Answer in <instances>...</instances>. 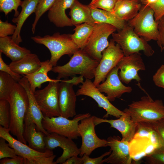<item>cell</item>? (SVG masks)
<instances>
[{
	"instance_id": "cell-18",
	"label": "cell",
	"mask_w": 164,
	"mask_h": 164,
	"mask_svg": "<svg viewBox=\"0 0 164 164\" xmlns=\"http://www.w3.org/2000/svg\"><path fill=\"white\" fill-rule=\"evenodd\" d=\"M9 128L0 126V137L4 138L10 146L15 151L17 155L28 160H34L53 155L52 150L47 149L45 152L35 150L13 138L10 134Z\"/></svg>"
},
{
	"instance_id": "cell-36",
	"label": "cell",
	"mask_w": 164,
	"mask_h": 164,
	"mask_svg": "<svg viewBox=\"0 0 164 164\" xmlns=\"http://www.w3.org/2000/svg\"><path fill=\"white\" fill-rule=\"evenodd\" d=\"M148 123L155 135L159 146H164V118Z\"/></svg>"
},
{
	"instance_id": "cell-11",
	"label": "cell",
	"mask_w": 164,
	"mask_h": 164,
	"mask_svg": "<svg viewBox=\"0 0 164 164\" xmlns=\"http://www.w3.org/2000/svg\"><path fill=\"white\" fill-rule=\"evenodd\" d=\"M94 116L85 118L79 123L78 132L82 139V144L80 149V155L84 154L90 155L95 149L99 147L108 146L107 141L98 137L95 130Z\"/></svg>"
},
{
	"instance_id": "cell-39",
	"label": "cell",
	"mask_w": 164,
	"mask_h": 164,
	"mask_svg": "<svg viewBox=\"0 0 164 164\" xmlns=\"http://www.w3.org/2000/svg\"><path fill=\"white\" fill-rule=\"evenodd\" d=\"M16 26L13 25L8 22L0 20V37H3L13 35L15 32Z\"/></svg>"
},
{
	"instance_id": "cell-26",
	"label": "cell",
	"mask_w": 164,
	"mask_h": 164,
	"mask_svg": "<svg viewBox=\"0 0 164 164\" xmlns=\"http://www.w3.org/2000/svg\"><path fill=\"white\" fill-rule=\"evenodd\" d=\"M0 52L9 58L12 61L19 60L31 53L29 50L19 46L10 36L0 37Z\"/></svg>"
},
{
	"instance_id": "cell-20",
	"label": "cell",
	"mask_w": 164,
	"mask_h": 164,
	"mask_svg": "<svg viewBox=\"0 0 164 164\" xmlns=\"http://www.w3.org/2000/svg\"><path fill=\"white\" fill-rule=\"evenodd\" d=\"M94 121L96 126L102 123L109 124L111 128H114L120 132L121 140L129 142L135 136L138 124L134 121L129 115L125 112L117 119L108 120L94 116Z\"/></svg>"
},
{
	"instance_id": "cell-16",
	"label": "cell",
	"mask_w": 164,
	"mask_h": 164,
	"mask_svg": "<svg viewBox=\"0 0 164 164\" xmlns=\"http://www.w3.org/2000/svg\"><path fill=\"white\" fill-rule=\"evenodd\" d=\"M119 69L116 66L109 72L105 80L97 87L101 93L107 95L110 102L113 101L116 98H119L125 93H131L132 88L124 85L118 76Z\"/></svg>"
},
{
	"instance_id": "cell-31",
	"label": "cell",
	"mask_w": 164,
	"mask_h": 164,
	"mask_svg": "<svg viewBox=\"0 0 164 164\" xmlns=\"http://www.w3.org/2000/svg\"><path fill=\"white\" fill-rule=\"evenodd\" d=\"M16 82L9 74L0 71V100H8Z\"/></svg>"
},
{
	"instance_id": "cell-1",
	"label": "cell",
	"mask_w": 164,
	"mask_h": 164,
	"mask_svg": "<svg viewBox=\"0 0 164 164\" xmlns=\"http://www.w3.org/2000/svg\"><path fill=\"white\" fill-rule=\"evenodd\" d=\"M7 101L11 112L10 132L16 136L18 140L26 144L23 133L25 118L29 107V99L26 91L18 82L15 83Z\"/></svg>"
},
{
	"instance_id": "cell-35",
	"label": "cell",
	"mask_w": 164,
	"mask_h": 164,
	"mask_svg": "<svg viewBox=\"0 0 164 164\" xmlns=\"http://www.w3.org/2000/svg\"><path fill=\"white\" fill-rule=\"evenodd\" d=\"M22 2V0H0V11L7 15L14 10V16L16 17L19 14L18 9L21 6Z\"/></svg>"
},
{
	"instance_id": "cell-41",
	"label": "cell",
	"mask_w": 164,
	"mask_h": 164,
	"mask_svg": "<svg viewBox=\"0 0 164 164\" xmlns=\"http://www.w3.org/2000/svg\"><path fill=\"white\" fill-rule=\"evenodd\" d=\"M2 53L0 52V71L9 74L18 82L22 78V76L14 72L9 65L5 63L2 59Z\"/></svg>"
},
{
	"instance_id": "cell-29",
	"label": "cell",
	"mask_w": 164,
	"mask_h": 164,
	"mask_svg": "<svg viewBox=\"0 0 164 164\" xmlns=\"http://www.w3.org/2000/svg\"><path fill=\"white\" fill-rule=\"evenodd\" d=\"M90 8L95 23L108 24L114 26L119 30L122 29L127 22L112 12L99 9Z\"/></svg>"
},
{
	"instance_id": "cell-33",
	"label": "cell",
	"mask_w": 164,
	"mask_h": 164,
	"mask_svg": "<svg viewBox=\"0 0 164 164\" xmlns=\"http://www.w3.org/2000/svg\"><path fill=\"white\" fill-rule=\"evenodd\" d=\"M145 163L149 164H164V146L155 147L144 158Z\"/></svg>"
},
{
	"instance_id": "cell-22",
	"label": "cell",
	"mask_w": 164,
	"mask_h": 164,
	"mask_svg": "<svg viewBox=\"0 0 164 164\" xmlns=\"http://www.w3.org/2000/svg\"><path fill=\"white\" fill-rule=\"evenodd\" d=\"M40 0H24L21 6L22 10L18 16L14 17L12 21L16 24V28L14 34L11 36L12 40L19 45L22 41L20 32L24 23L33 13H35Z\"/></svg>"
},
{
	"instance_id": "cell-13",
	"label": "cell",
	"mask_w": 164,
	"mask_h": 164,
	"mask_svg": "<svg viewBox=\"0 0 164 164\" xmlns=\"http://www.w3.org/2000/svg\"><path fill=\"white\" fill-rule=\"evenodd\" d=\"M82 84L76 93L77 96L85 95L93 99L99 107L103 108L106 111V114L103 118L111 115L118 118L124 113L123 111L117 108L110 102L107 97L98 90L91 80L86 79Z\"/></svg>"
},
{
	"instance_id": "cell-4",
	"label": "cell",
	"mask_w": 164,
	"mask_h": 164,
	"mask_svg": "<svg viewBox=\"0 0 164 164\" xmlns=\"http://www.w3.org/2000/svg\"><path fill=\"white\" fill-rule=\"evenodd\" d=\"M31 39L36 43L43 45L49 49L51 55L50 63L53 67L56 66L62 56L67 55L70 56L80 49L72 40L70 34H61L57 32L51 36H37L31 37Z\"/></svg>"
},
{
	"instance_id": "cell-17",
	"label": "cell",
	"mask_w": 164,
	"mask_h": 164,
	"mask_svg": "<svg viewBox=\"0 0 164 164\" xmlns=\"http://www.w3.org/2000/svg\"><path fill=\"white\" fill-rule=\"evenodd\" d=\"M108 146L111 151L103 163L111 164H131L132 158L130 152L129 142L121 140L119 136H110L107 139Z\"/></svg>"
},
{
	"instance_id": "cell-30",
	"label": "cell",
	"mask_w": 164,
	"mask_h": 164,
	"mask_svg": "<svg viewBox=\"0 0 164 164\" xmlns=\"http://www.w3.org/2000/svg\"><path fill=\"white\" fill-rule=\"evenodd\" d=\"M75 26L74 33L71 34L72 39L79 49H83L92 33L94 25L85 23Z\"/></svg>"
},
{
	"instance_id": "cell-6",
	"label": "cell",
	"mask_w": 164,
	"mask_h": 164,
	"mask_svg": "<svg viewBox=\"0 0 164 164\" xmlns=\"http://www.w3.org/2000/svg\"><path fill=\"white\" fill-rule=\"evenodd\" d=\"M127 22L139 36L147 41L157 40L158 22L155 19L154 11L148 5L142 4L137 15Z\"/></svg>"
},
{
	"instance_id": "cell-38",
	"label": "cell",
	"mask_w": 164,
	"mask_h": 164,
	"mask_svg": "<svg viewBox=\"0 0 164 164\" xmlns=\"http://www.w3.org/2000/svg\"><path fill=\"white\" fill-rule=\"evenodd\" d=\"M6 140L2 137L0 138V159L7 158H15L17 155L15 150L11 147Z\"/></svg>"
},
{
	"instance_id": "cell-48",
	"label": "cell",
	"mask_w": 164,
	"mask_h": 164,
	"mask_svg": "<svg viewBox=\"0 0 164 164\" xmlns=\"http://www.w3.org/2000/svg\"><path fill=\"white\" fill-rule=\"evenodd\" d=\"M159 0H141V3L142 4L149 5L157 2Z\"/></svg>"
},
{
	"instance_id": "cell-5",
	"label": "cell",
	"mask_w": 164,
	"mask_h": 164,
	"mask_svg": "<svg viewBox=\"0 0 164 164\" xmlns=\"http://www.w3.org/2000/svg\"><path fill=\"white\" fill-rule=\"evenodd\" d=\"M112 39L120 46L125 56L142 51L145 56L149 57L155 53L148 41L139 36L128 22L122 29L112 33Z\"/></svg>"
},
{
	"instance_id": "cell-40",
	"label": "cell",
	"mask_w": 164,
	"mask_h": 164,
	"mask_svg": "<svg viewBox=\"0 0 164 164\" xmlns=\"http://www.w3.org/2000/svg\"><path fill=\"white\" fill-rule=\"evenodd\" d=\"M148 5L154 11L155 21H158L164 15V0H159L156 3Z\"/></svg>"
},
{
	"instance_id": "cell-34",
	"label": "cell",
	"mask_w": 164,
	"mask_h": 164,
	"mask_svg": "<svg viewBox=\"0 0 164 164\" xmlns=\"http://www.w3.org/2000/svg\"><path fill=\"white\" fill-rule=\"evenodd\" d=\"M11 121V112L9 103L6 100H0V125L9 128Z\"/></svg>"
},
{
	"instance_id": "cell-10",
	"label": "cell",
	"mask_w": 164,
	"mask_h": 164,
	"mask_svg": "<svg viewBox=\"0 0 164 164\" xmlns=\"http://www.w3.org/2000/svg\"><path fill=\"white\" fill-rule=\"evenodd\" d=\"M102 57L95 70L93 82L96 87L104 82L109 72L124 56L120 46L112 39L108 46L102 53Z\"/></svg>"
},
{
	"instance_id": "cell-44",
	"label": "cell",
	"mask_w": 164,
	"mask_h": 164,
	"mask_svg": "<svg viewBox=\"0 0 164 164\" xmlns=\"http://www.w3.org/2000/svg\"><path fill=\"white\" fill-rule=\"evenodd\" d=\"M153 80L156 86L164 89V65H162L153 76Z\"/></svg>"
},
{
	"instance_id": "cell-2",
	"label": "cell",
	"mask_w": 164,
	"mask_h": 164,
	"mask_svg": "<svg viewBox=\"0 0 164 164\" xmlns=\"http://www.w3.org/2000/svg\"><path fill=\"white\" fill-rule=\"evenodd\" d=\"M99 63L84 50L79 49L73 54L66 64L53 67L51 71L58 73L56 79L59 80L77 74L82 76L85 79L91 80L94 78Z\"/></svg>"
},
{
	"instance_id": "cell-12",
	"label": "cell",
	"mask_w": 164,
	"mask_h": 164,
	"mask_svg": "<svg viewBox=\"0 0 164 164\" xmlns=\"http://www.w3.org/2000/svg\"><path fill=\"white\" fill-rule=\"evenodd\" d=\"M59 82H49L45 88L34 93L36 101L44 116L51 118L60 116L58 97Z\"/></svg>"
},
{
	"instance_id": "cell-32",
	"label": "cell",
	"mask_w": 164,
	"mask_h": 164,
	"mask_svg": "<svg viewBox=\"0 0 164 164\" xmlns=\"http://www.w3.org/2000/svg\"><path fill=\"white\" fill-rule=\"evenodd\" d=\"M56 0H40L36 9L35 18L32 25V31L34 33L36 26L39 19L46 12L52 7Z\"/></svg>"
},
{
	"instance_id": "cell-3",
	"label": "cell",
	"mask_w": 164,
	"mask_h": 164,
	"mask_svg": "<svg viewBox=\"0 0 164 164\" xmlns=\"http://www.w3.org/2000/svg\"><path fill=\"white\" fill-rule=\"evenodd\" d=\"M123 111L135 122L152 123L164 118V104L161 100H154L147 94L132 101Z\"/></svg>"
},
{
	"instance_id": "cell-8",
	"label": "cell",
	"mask_w": 164,
	"mask_h": 164,
	"mask_svg": "<svg viewBox=\"0 0 164 164\" xmlns=\"http://www.w3.org/2000/svg\"><path fill=\"white\" fill-rule=\"evenodd\" d=\"M117 29L114 26L108 24L95 23L87 43L82 50L92 58L99 62L102 52L109 46L108 38Z\"/></svg>"
},
{
	"instance_id": "cell-25",
	"label": "cell",
	"mask_w": 164,
	"mask_h": 164,
	"mask_svg": "<svg viewBox=\"0 0 164 164\" xmlns=\"http://www.w3.org/2000/svg\"><path fill=\"white\" fill-rule=\"evenodd\" d=\"M142 5L141 2L135 0H119L112 13L119 19L127 22L137 15Z\"/></svg>"
},
{
	"instance_id": "cell-43",
	"label": "cell",
	"mask_w": 164,
	"mask_h": 164,
	"mask_svg": "<svg viewBox=\"0 0 164 164\" xmlns=\"http://www.w3.org/2000/svg\"><path fill=\"white\" fill-rule=\"evenodd\" d=\"M111 151L109 150L100 156L95 158H91L89 155L84 154L82 156L83 160V164H102L103 163L104 157L106 156H109L111 153Z\"/></svg>"
},
{
	"instance_id": "cell-14",
	"label": "cell",
	"mask_w": 164,
	"mask_h": 164,
	"mask_svg": "<svg viewBox=\"0 0 164 164\" xmlns=\"http://www.w3.org/2000/svg\"><path fill=\"white\" fill-rule=\"evenodd\" d=\"M120 71L118 76L121 81L129 83L132 80L139 82L141 79L138 74L139 70H145V67L139 53L124 56L117 65Z\"/></svg>"
},
{
	"instance_id": "cell-23",
	"label": "cell",
	"mask_w": 164,
	"mask_h": 164,
	"mask_svg": "<svg viewBox=\"0 0 164 164\" xmlns=\"http://www.w3.org/2000/svg\"><path fill=\"white\" fill-rule=\"evenodd\" d=\"M41 62L36 54L30 53L19 60L12 61L9 65L15 73L24 76L36 71L40 67Z\"/></svg>"
},
{
	"instance_id": "cell-28",
	"label": "cell",
	"mask_w": 164,
	"mask_h": 164,
	"mask_svg": "<svg viewBox=\"0 0 164 164\" xmlns=\"http://www.w3.org/2000/svg\"><path fill=\"white\" fill-rule=\"evenodd\" d=\"M46 135L38 130L36 125L32 123L24 125L23 136L28 145L31 148L40 152H45V147L44 137Z\"/></svg>"
},
{
	"instance_id": "cell-46",
	"label": "cell",
	"mask_w": 164,
	"mask_h": 164,
	"mask_svg": "<svg viewBox=\"0 0 164 164\" xmlns=\"http://www.w3.org/2000/svg\"><path fill=\"white\" fill-rule=\"evenodd\" d=\"M25 159L19 156L15 158H7L1 159L0 164H25Z\"/></svg>"
},
{
	"instance_id": "cell-7",
	"label": "cell",
	"mask_w": 164,
	"mask_h": 164,
	"mask_svg": "<svg viewBox=\"0 0 164 164\" xmlns=\"http://www.w3.org/2000/svg\"><path fill=\"white\" fill-rule=\"evenodd\" d=\"M91 116L89 113L80 114L72 120L61 116L51 118L44 116L42 125L49 133H55L72 139H77L80 136L78 132L79 122Z\"/></svg>"
},
{
	"instance_id": "cell-37",
	"label": "cell",
	"mask_w": 164,
	"mask_h": 164,
	"mask_svg": "<svg viewBox=\"0 0 164 164\" xmlns=\"http://www.w3.org/2000/svg\"><path fill=\"white\" fill-rule=\"evenodd\" d=\"M119 0H92L88 6L112 12L116 3Z\"/></svg>"
},
{
	"instance_id": "cell-47",
	"label": "cell",
	"mask_w": 164,
	"mask_h": 164,
	"mask_svg": "<svg viewBox=\"0 0 164 164\" xmlns=\"http://www.w3.org/2000/svg\"><path fill=\"white\" fill-rule=\"evenodd\" d=\"M63 164H83L82 157H79L74 155L67 159Z\"/></svg>"
},
{
	"instance_id": "cell-45",
	"label": "cell",
	"mask_w": 164,
	"mask_h": 164,
	"mask_svg": "<svg viewBox=\"0 0 164 164\" xmlns=\"http://www.w3.org/2000/svg\"><path fill=\"white\" fill-rule=\"evenodd\" d=\"M56 155H53L50 156L45 157L34 160H28L25 159V164H56L53 160Z\"/></svg>"
},
{
	"instance_id": "cell-15",
	"label": "cell",
	"mask_w": 164,
	"mask_h": 164,
	"mask_svg": "<svg viewBox=\"0 0 164 164\" xmlns=\"http://www.w3.org/2000/svg\"><path fill=\"white\" fill-rule=\"evenodd\" d=\"M44 139L46 150H52L58 147L63 149L62 155L55 161L56 164H63L68 158L80 153V149L71 138L52 133L46 135Z\"/></svg>"
},
{
	"instance_id": "cell-24",
	"label": "cell",
	"mask_w": 164,
	"mask_h": 164,
	"mask_svg": "<svg viewBox=\"0 0 164 164\" xmlns=\"http://www.w3.org/2000/svg\"><path fill=\"white\" fill-rule=\"evenodd\" d=\"M49 60L41 62L40 67L34 72L23 76L28 81L30 88L33 92L36 88H40L42 84L46 82L60 81L61 80L52 79L48 75V72L52 70L53 67L50 63Z\"/></svg>"
},
{
	"instance_id": "cell-42",
	"label": "cell",
	"mask_w": 164,
	"mask_h": 164,
	"mask_svg": "<svg viewBox=\"0 0 164 164\" xmlns=\"http://www.w3.org/2000/svg\"><path fill=\"white\" fill-rule=\"evenodd\" d=\"M159 36L157 43L161 51L164 50V15L158 21Z\"/></svg>"
},
{
	"instance_id": "cell-27",
	"label": "cell",
	"mask_w": 164,
	"mask_h": 164,
	"mask_svg": "<svg viewBox=\"0 0 164 164\" xmlns=\"http://www.w3.org/2000/svg\"><path fill=\"white\" fill-rule=\"evenodd\" d=\"M69 15L73 26L87 23L94 25L95 23L92 15L90 7L75 0L70 9Z\"/></svg>"
},
{
	"instance_id": "cell-49",
	"label": "cell",
	"mask_w": 164,
	"mask_h": 164,
	"mask_svg": "<svg viewBox=\"0 0 164 164\" xmlns=\"http://www.w3.org/2000/svg\"><path fill=\"white\" fill-rule=\"evenodd\" d=\"M136 0V1H137L138 2H141V0Z\"/></svg>"
},
{
	"instance_id": "cell-21",
	"label": "cell",
	"mask_w": 164,
	"mask_h": 164,
	"mask_svg": "<svg viewBox=\"0 0 164 164\" xmlns=\"http://www.w3.org/2000/svg\"><path fill=\"white\" fill-rule=\"evenodd\" d=\"M75 0H56L49 10L47 17L49 21L56 26L63 27L73 26L66 11L70 9Z\"/></svg>"
},
{
	"instance_id": "cell-9",
	"label": "cell",
	"mask_w": 164,
	"mask_h": 164,
	"mask_svg": "<svg viewBox=\"0 0 164 164\" xmlns=\"http://www.w3.org/2000/svg\"><path fill=\"white\" fill-rule=\"evenodd\" d=\"M81 76L60 82L58 87L59 105L60 116L69 118L76 115L77 95L73 86L83 82Z\"/></svg>"
},
{
	"instance_id": "cell-19",
	"label": "cell",
	"mask_w": 164,
	"mask_h": 164,
	"mask_svg": "<svg viewBox=\"0 0 164 164\" xmlns=\"http://www.w3.org/2000/svg\"><path fill=\"white\" fill-rule=\"evenodd\" d=\"M18 82L26 91L29 99V107L25 118L24 125L33 123L36 125L38 130L43 132L46 135H48L49 133L42 125V120L44 116L36 101L34 92L31 89L28 81L23 76Z\"/></svg>"
}]
</instances>
